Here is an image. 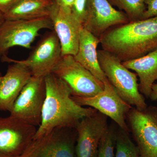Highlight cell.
I'll return each instance as SVG.
<instances>
[{"instance_id": "obj_28", "label": "cell", "mask_w": 157, "mask_h": 157, "mask_svg": "<svg viewBox=\"0 0 157 157\" xmlns=\"http://www.w3.org/2000/svg\"><path fill=\"white\" fill-rule=\"evenodd\" d=\"M0 157H13L0 152Z\"/></svg>"}, {"instance_id": "obj_17", "label": "cell", "mask_w": 157, "mask_h": 157, "mask_svg": "<svg viewBox=\"0 0 157 157\" xmlns=\"http://www.w3.org/2000/svg\"><path fill=\"white\" fill-rule=\"evenodd\" d=\"M123 64L133 70L139 77V90L147 98H150L152 87L157 80V49L138 58L122 62Z\"/></svg>"}, {"instance_id": "obj_26", "label": "cell", "mask_w": 157, "mask_h": 157, "mask_svg": "<svg viewBox=\"0 0 157 157\" xmlns=\"http://www.w3.org/2000/svg\"><path fill=\"white\" fill-rule=\"evenodd\" d=\"M150 98L152 101L157 100V84H154L153 85Z\"/></svg>"}, {"instance_id": "obj_7", "label": "cell", "mask_w": 157, "mask_h": 157, "mask_svg": "<svg viewBox=\"0 0 157 157\" xmlns=\"http://www.w3.org/2000/svg\"><path fill=\"white\" fill-rule=\"evenodd\" d=\"M126 118L140 157H157V107H132Z\"/></svg>"}, {"instance_id": "obj_24", "label": "cell", "mask_w": 157, "mask_h": 157, "mask_svg": "<svg viewBox=\"0 0 157 157\" xmlns=\"http://www.w3.org/2000/svg\"><path fill=\"white\" fill-rule=\"evenodd\" d=\"M20 0H0V11L6 14Z\"/></svg>"}, {"instance_id": "obj_3", "label": "cell", "mask_w": 157, "mask_h": 157, "mask_svg": "<svg viewBox=\"0 0 157 157\" xmlns=\"http://www.w3.org/2000/svg\"><path fill=\"white\" fill-rule=\"evenodd\" d=\"M98 61L108 81L124 101L138 110L147 107L139 90L137 74L126 67L122 62L107 51L98 50Z\"/></svg>"}, {"instance_id": "obj_21", "label": "cell", "mask_w": 157, "mask_h": 157, "mask_svg": "<svg viewBox=\"0 0 157 157\" xmlns=\"http://www.w3.org/2000/svg\"><path fill=\"white\" fill-rule=\"evenodd\" d=\"M115 140L116 132L108 127L100 140L98 157H115Z\"/></svg>"}, {"instance_id": "obj_14", "label": "cell", "mask_w": 157, "mask_h": 157, "mask_svg": "<svg viewBox=\"0 0 157 157\" xmlns=\"http://www.w3.org/2000/svg\"><path fill=\"white\" fill-rule=\"evenodd\" d=\"M54 31L61 46L62 56H75L78 51L82 24L72 9H64L55 3L50 15Z\"/></svg>"}, {"instance_id": "obj_20", "label": "cell", "mask_w": 157, "mask_h": 157, "mask_svg": "<svg viewBox=\"0 0 157 157\" xmlns=\"http://www.w3.org/2000/svg\"><path fill=\"white\" fill-rule=\"evenodd\" d=\"M115 149V157H140L138 148L129 137L128 133L121 128L116 133Z\"/></svg>"}, {"instance_id": "obj_29", "label": "cell", "mask_w": 157, "mask_h": 157, "mask_svg": "<svg viewBox=\"0 0 157 157\" xmlns=\"http://www.w3.org/2000/svg\"><path fill=\"white\" fill-rule=\"evenodd\" d=\"M2 73L0 72V82H1V80H2Z\"/></svg>"}, {"instance_id": "obj_15", "label": "cell", "mask_w": 157, "mask_h": 157, "mask_svg": "<svg viewBox=\"0 0 157 157\" xmlns=\"http://www.w3.org/2000/svg\"><path fill=\"white\" fill-rule=\"evenodd\" d=\"M1 60L3 62L13 63L9 65L0 82V110L9 111L32 75L28 68L17 60L7 56Z\"/></svg>"}, {"instance_id": "obj_30", "label": "cell", "mask_w": 157, "mask_h": 157, "mask_svg": "<svg viewBox=\"0 0 157 157\" xmlns=\"http://www.w3.org/2000/svg\"></svg>"}, {"instance_id": "obj_13", "label": "cell", "mask_w": 157, "mask_h": 157, "mask_svg": "<svg viewBox=\"0 0 157 157\" xmlns=\"http://www.w3.org/2000/svg\"><path fill=\"white\" fill-rule=\"evenodd\" d=\"M108 127L107 117L98 110L79 121L75 128L76 157H98L100 140Z\"/></svg>"}, {"instance_id": "obj_2", "label": "cell", "mask_w": 157, "mask_h": 157, "mask_svg": "<svg viewBox=\"0 0 157 157\" xmlns=\"http://www.w3.org/2000/svg\"><path fill=\"white\" fill-rule=\"evenodd\" d=\"M100 39L103 49L122 62L144 56L157 49V16L117 26Z\"/></svg>"}, {"instance_id": "obj_22", "label": "cell", "mask_w": 157, "mask_h": 157, "mask_svg": "<svg viewBox=\"0 0 157 157\" xmlns=\"http://www.w3.org/2000/svg\"><path fill=\"white\" fill-rule=\"evenodd\" d=\"M87 2V0H75L72 8L73 14L82 24L84 20Z\"/></svg>"}, {"instance_id": "obj_25", "label": "cell", "mask_w": 157, "mask_h": 157, "mask_svg": "<svg viewBox=\"0 0 157 157\" xmlns=\"http://www.w3.org/2000/svg\"><path fill=\"white\" fill-rule=\"evenodd\" d=\"M55 2L64 9H72L75 0H54Z\"/></svg>"}, {"instance_id": "obj_12", "label": "cell", "mask_w": 157, "mask_h": 157, "mask_svg": "<svg viewBox=\"0 0 157 157\" xmlns=\"http://www.w3.org/2000/svg\"><path fill=\"white\" fill-rule=\"evenodd\" d=\"M129 22L123 12L114 9L108 0H87L82 26L100 37L110 27Z\"/></svg>"}, {"instance_id": "obj_23", "label": "cell", "mask_w": 157, "mask_h": 157, "mask_svg": "<svg viewBox=\"0 0 157 157\" xmlns=\"http://www.w3.org/2000/svg\"><path fill=\"white\" fill-rule=\"evenodd\" d=\"M146 10L143 19L157 16V0H145Z\"/></svg>"}, {"instance_id": "obj_11", "label": "cell", "mask_w": 157, "mask_h": 157, "mask_svg": "<svg viewBox=\"0 0 157 157\" xmlns=\"http://www.w3.org/2000/svg\"><path fill=\"white\" fill-rule=\"evenodd\" d=\"M36 127L17 118L0 117V152L18 157L36 133Z\"/></svg>"}, {"instance_id": "obj_1", "label": "cell", "mask_w": 157, "mask_h": 157, "mask_svg": "<svg viewBox=\"0 0 157 157\" xmlns=\"http://www.w3.org/2000/svg\"><path fill=\"white\" fill-rule=\"evenodd\" d=\"M46 97L41 122L34 138L47 134L56 128H75L83 118L94 114L96 109L85 108L72 98L70 88L53 73L45 77Z\"/></svg>"}, {"instance_id": "obj_18", "label": "cell", "mask_w": 157, "mask_h": 157, "mask_svg": "<svg viewBox=\"0 0 157 157\" xmlns=\"http://www.w3.org/2000/svg\"><path fill=\"white\" fill-rule=\"evenodd\" d=\"M55 2L54 0H20L6 14V20H29L49 17Z\"/></svg>"}, {"instance_id": "obj_27", "label": "cell", "mask_w": 157, "mask_h": 157, "mask_svg": "<svg viewBox=\"0 0 157 157\" xmlns=\"http://www.w3.org/2000/svg\"><path fill=\"white\" fill-rule=\"evenodd\" d=\"M5 20H6V19H5L4 14H3L2 12L0 11V25H1Z\"/></svg>"}, {"instance_id": "obj_16", "label": "cell", "mask_w": 157, "mask_h": 157, "mask_svg": "<svg viewBox=\"0 0 157 157\" xmlns=\"http://www.w3.org/2000/svg\"><path fill=\"white\" fill-rule=\"evenodd\" d=\"M100 38L82 27L80 32L78 51L74 56L76 61L104 83L108 81L98 61L97 47Z\"/></svg>"}, {"instance_id": "obj_4", "label": "cell", "mask_w": 157, "mask_h": 157, "mask_svg": "<svg viewBox=\"0 0 157 157\" xmlns=\"http://www.w3.org/2000/svg\"><path fill=\"white\" fill-rule=\"evenodd\" d=\"M44 29L53 30L50 17L6 20L0 25V58L7 56L9 49L14 46L30 49L40 31Z\"/></svg>"}, {"instance_id": "obj_6", "label": "cell", "mask_w": 157, "mask_h": 157, "mask_svg": "<svg viewBox=\"0 0 157 157\" xmlns=\"http://www.w3.org/2000/svg\"><path fill=\"white\" fill-rule=\"evenodd\" d=\"M52 73L66 82L73 96L89 98L104 90V83L76 61L73 56H62Z\"/></svg>"}, {"instance_id": "obj_5", "label": "cell", "mask_w": 157, "mask_h": 157, "mask_svg": "<svg viewBox=\"0 0 157 157\" xmlns=\"http://www.w3.org/2000/svg\"><path fill=\"white\" fill-rule=\"evenodd\" d=\"M75 128H56L34 138L18 157H76Z\"/></svg>"}, {"instance_id": "obj_19", "label": "cell", "mask_w": 157, "mask_h": 157, "mask_svg": "<svg viewBox=\"0 0 157 157\" xmlns=\"http://www.w3.org/2000/svg\"><path fill=\"white\" fill-rule=\"evenodd\" d=\"M126 14L129 22L143 19L146 10L145 0H108Z\"/></svg>"}, {"instance_id": "obj_10", "label": "cell", "mask_w": 157, "mask_h": 157, "mask_svg": "<svg viewBox=\"0 0 157 157\" xmlns=\"http://www.w3.org/2000/svg\"><path fill=\"white\" fill-rule=\"evenodd\" d=\"M104 84V90L94 96L82 98L72 96V99L80 106H89L110 118L120 128L128 133L126 119L132 106L120 97L109 81Z\"/></svg>"}, {"instance_id": "obj_8", "label": "cell", "mask_w": 157, "mask_h": 157, "mask_svg": "<svg viewBox=\"0 0 157 157\" xmlns=\"http://www.w3.org/2000/svg\"><path fill=\"white\" fill-rule=\"evenodd\" d=\"M45 97L44 78L32 76L9 111L10 116L35 126H39Z\"/></svg>"}, {"instance_id": "obj_9", "label": "cell", "mask_w": 157, "mask_h": 157, "mask_svg": "<svg viewBox=\"0 0 157 157\" xmlns=\"http://www.w3.org/2000/svg\"><path fill=\"white\" fill-rule=\"evenodd\" d=\"M62 57L60 43L52 30L42 36L27 58L17 61L28 68L32 76L45 78L52 73Z\"/></svg>"}]
</instances>
